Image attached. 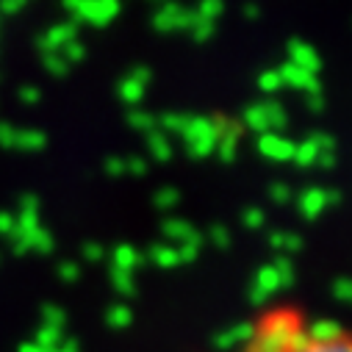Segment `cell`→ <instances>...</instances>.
Here are the masks:
<instances>
[{
	"instance_id": "4fadbf2b",
	"label": "cell",
	"mask_w": 352,
	"mask_h": 352,
	"mask_svg": "<svg viewBox=\"0 0 352 352\" xmlns=\"http://www.w3.org/2000/svg\"><path fill=\"white\" fill-rule=\"evenodd\" d=\"M239 133H241V125H236V122H228L225 133H222V136H219V142H217L219 158H222L225 164H230V161L236 158V144H239Z\"/></svg>"
},
{
	"instance_id": "c3c4849f",
	"label": "cell",
	"mask_w": 352,
	"mask_h": 352,
	"mask_svg": "<svg viewBox=\"0 0 352 352\" xmlns=\"http://www.w3.org/2000/svg\"><path fill=\"white\" fill-rule=\"evenodd\" d=\"M333 292H336V297H338L341 302H346V300H349V292H352V289H349V280H346V278H338V280L333 283Z\"/></svg>"
},
{
	"instance_id": "ba28073f",
	"label": "cell",
	"mask_w": 352,
	"mask_h": 352,
	"mask_svg": "<svg viewBox=\"0 0 352 352\" xmlns=\"http://www.w3.org/2000/svg\"><path fill=\"white\" fill-rule=\"evenodd\" d=\"M289 61L294 67L305 69V72H314V75L322 69V58H319L316 47L308 45V42H302V39H292L289 42Z\"/></svg>"
},
{
	"instance_id": "cb8c5ba5",
	"label": "cell",
	"mask_w": 352,
	"mask_h": 352,
	"mask_svg": "<svg viewBox=\"0 0 352 352\" xmlns=\"http://www.w3.org/2000/svg\"><path fill=\"white\" fill-rule=\"evenodd\" d=\"M195 12H197V17H200V20L217 23V20L225 14V0H200Z\"/></svg>"
},
{
	"instance_id": "4dcf8cb0",
	"label": "cell",
	"mask_w": 352,
	"mask_h": 352,
	"mask_svg": "<svg viewBox=\"0 0 352 352\" xmlns=\"http://www.w3.org/2000/svg\"><path fill=\"white\" fill-rule=\"evenodd\" d=\"M128 125H131V128H136V131L150 133V131H155V117H153V114H147V111L133 109V111H128Z\"/></svg>"
},
{
	"instance_id": "484cf974",
	"label": "cell",
	"mask_w": 352,
	"mask_h": 352,
	"mask_svg": "<svg viewBox=\"0 0 352 352\" xmlns=\"http://www.w3.org/2000/svg\"><path fill=\"white\" fill-rule=\"evenodd\" d=\"M131 322H133V311H131L128 305H114V308H109V314H106V324H109V327L122 330V327H128Z\"/></svg>"
},
{
	"instance_id": "277c9868",
	"label": "cell",
	"mask_w": 352,
	"mask_h": 352,
	"mask_svg": "<svg viewBox=\"0 0 352 352\" xmlns=\"http://www.w3.org/2000/svg\"><path fill=\"white\" fill-rule=\"evenodd\" d=\"M197 23V12L186 9L181 3H164L155 17H153V28L158 34H178V31H192V25Z\"/></svg>"
},
{
	"instance_id": "5b68a950",
	"label": "cell",
	"mask_w": 352,
	"mask_h": 352,
	"mask_svg": "<svg viewBox=\"0 0 352 352\" xmlns=\"http://www.w3.org/2000/svg\"><path fill=\"white\" fill-rule=\"evenodd\" d=\"M289 352H349V338L341 330L333 338H311L305 330L297 336V341L289 346Z\"/></svg>"
},
{
	"instance_id": "30bf717a",
	"label": "cell",
	"mask_w": 352,
	"mask_h": 352,
	"mask_svg": "<svg viewBox=\"0 0 352 352\" xmlns=\"http://www.w3.org/2000/svg\"><path fill=\"white\" fill-rule=\"evenodd\" d=\"M275 292H280V278H278L275 267H263V270L258 272L252 289H250V300H252L255 305H258V302H267Z\"/></svg>"
},
{
	"instance_id": "f546056e",
	"label": "cell",
	"mask_w": 352,
	"mask_h": 352,
	"mask_svg": "<svg viewBox=\"0 0 352 352\" xmlns=\"http://www.w3.org/2000/svg\"><path fill=\"white\" fill-rule=\"evenodd\" d=\"M42 64H45V69H47L53 78H64V75L69 72V64H67L58 53H42Z\"/></svg>"
},
{
	"instance_id": "f907efd6",
	"label": "cell",
	"mask_w": 352,
	"mask_h": 352,
	"mask_svg": "<svg viewBox=\"0 0 352 352\" xmlns=\"http://www.w3.org/2000/svg\"><path fill=\"white\" fill-rule=\"evenodd\" d=\"M106 172L109 175H125V158H106Z\"/></svg>"
},
{
	"instance_id": "836d02e7",
	"label": "cell",
	"mask_w": 352,
	"mask_h": 352,
	"mask_svg": "<svg viewBox=\"0 0 352 352\" xmlns=\"http://www.w3.org/2000/svg\"><path fill=\"white\" fill-rule=\"evenodd\" d=\"M42 319H45V324H47V327L61 330V327H64V322H67V314H64V308H56V305H42Z\"/></svg>"
},
{
	"instance_id": "9c48e42d",
	"label": "cell",
	"mask_w": 352,
	"mask_h": 352,
	"mask_svg": "<svg viewBox=\"0 0 352 352\" xmlns=\"http://www.w3.org/2000/svg\"><path fill=\"white\" fill-rule=\"evenodd\" d=\"M72 39H78V25L75 23H58V25H53L45 36H39V50L42 53H58L67 42H72Z\"/></svg>"
},
{
	"instance_id": "e575fe53",
	"label": "cell",
	"mask_w": 352,
	"mask_h": 352,
	"mask_svg": "<svg viewBox=\"0 0 352 352\" xmlns=\"http://www.w3.org/2000/svg\"><path fill=\"white\" fill-rule=\"evenodd\" d=\"M214 31H217V28H214V23H208V20H200V17H197V23L192 25V31H189V34H192V39H195V42H208V39L214 36Z\"/></svg>"
},
{
	"instance_id": "52a82bcc",
	"label": "cell",
	"mask_w": 352,
	"mask_h": 352,
	"mask_svg": "<svg viewBox=\"0 0 352 352\" xmlns=\"http://www.w3.org/2000/svg\"><path fill=\"white\" fill-rule=\"evenodd\" d=\"M258 153L272 161H292L294 155V142L283 139L280 133H261L258 136Z\"/></svg>"
},
{
	"instance_id": "f6af8a7d",
	"label": "cell",
	"mask_w": 352,
	"mask_h": 352,
	"mask_svg": "<svg viewBox=\"0 0 352 352\" xmlns=\"http://www.w3.org/2000/svg\"><path fill=\"white\" fill-rule=\"evenodd\" d=\"M125 172L144 175V172H147V161H144V158H125Z\"/></svg>"
},
{
	"instance_id": "9a60e30c",
	"label": "cell",
	"mask_w": 352,
	"mask_h": 352,
	"mask_svg": "<svg viewBox=\"0 0 352 352\" xmlns=\"http://www.w3.org/2000/svg\"><path fill=\"white\" fill-rule=\"evenodd\" d=\"M164 236H166V239H178L181 244L200 239V233H197L186 219H166V222H164Z\"/></svg>"
},
{
	"instance_id": "bcb514c9",
	"label": "cell",
	"mask_w": 352,
	"mask_h": 352,
	"mask_svg": "<svg viewBox=\"0 0 352 352\" xmlns=\"http://www.w3.org/2000/svg\"><path fill=\"white\" fill-rule=\"evenodd\" d=\"M270 197H272L275 203H289L292 192H289V186H283V184H275V186L270 189Z\"/></svg>"
},
{
	"instance_id": "7bdbcfd3",
	"label": "cell",
	"mask_w": 352,
	"mask_h": 352,
	"mask_svg": "<svg viewBox=\"0 0 352 352\" xmlns=\"http://www.w3.org/2000/svg\"><path fill=\"white\" fill-rule=\"evenodd\" d=\"M20 100L28 103V106H34V103L42 100V92L36 89V86H23V89H20Z\"/></svg>"
},
{
	"instance_id": "f35d334b",
	"label": "cell",
	"mask_w": 352,
	"mask_h": 352,
	"mask_svg": "<svg viewBox=\"0 0 352 352\" xmlns=\"http://www.w3.org/2000/svg\"><path fill=\"white\" fill-rule=\"evenodd\" d=\"M17 228V217L9 211H0V236H12Z\"/></svg>"
},
{
	"instance_id": "44dd1931",
	"label": "cell",
	"mask_w": 352,
	"mask_h": 352,
	"mask_svg": "<svg viewBox=\"0 0 352 352\" xmlns=\"http://www.w3.org/2000/svg\"><path fill=\"white\" fill-rule=\"evenodd\" d=\"M250 336H252V327H241V324H236V327H230L228 333H219L214 344H217L219 349H230V346H236V344H241V341L247 344Z\"/></svg>"
},
{
	"instance_id": "603a6c76",
	"label": "cell",
	"mask_w": 352,
	"mask_h": 352,
	"mask_svg": "<svg viewBox=\"0 0 352 352\" xmlns=\"http://www.w3.org/2000/svg\"><path fill=\"white\" fill-rule=\"evenodd\" d=\"M61 341H64V338H61V330L47 327V324H42V327L36 330V336H34V344H39L45 352H53V349H56Z\"/></svg>"
},
{
	"instance_id": "8d00e7d4",
	"label": "cell",
	"mask_w": 352,
	"mask_h": 352,
	"mask_svg": "<svg viewBox=\"0 0 352 352\" xmlns=\"http://www.w3.org/2000/svg\"><path fill=\"white\" fill-rule=\"evenodd\" d=\"M241 219L250 230H258V228H263V222H267V214H263V208H247Z\"/></svg>"
},
{
	"instance_id": "7c38bea8",
	"label": "cell",
	"mask_w": 352,
	"mask_h": 352,
	"mask_svg": "<svg viewBox=\"0 0 352 352\" xmlns=\"http://www.w3.org/2000/svg\"><path fill=\"white\" fill-rule=\"evenodd\" d=\"M147 150H150L153 161H158V164H166V161L172 158V142H169L166 133H161L158 128L147 133Z\"/></svg>"
},
{
	"instance_id": "f1b7e54d",
	"label": "cell",
	"mask_w": 352,
	"mask_h": 352,
	"mask_svg": "<svg viewBox=\"0 0 352 352\" xmlns=\"http://www.w3.org/2000/svg\"><path fill=\"white\" fill-rule=\"evenodd\" d=\"M280 86H283V80H280L278 69H267V72H261V75H258V89H261L263 95H275Z\"/></svg>"
},
{
	"instance_id": "2e32d148",
	"label": "cell",
	"mask_w": 352,
	"mask_h": 352,
	"mask_svg": "<svg viewBox=\"0 0 352 352\" xmlns=\"http://www.w3.org/2000/svg\"><path fill=\"white\" fill-rule=\"evenodd\" d=\"M155 267L161 270H172V267H181L178 263V247H169V244H155L150 247V255H147Z\"/></svg>"
},
{
	"instance_id": "d590c367",
	"label": "cell",
	"mask_w": 352,
	"mask_h": 352,
	"mask_svg": "<svg viewBox=\"0 0 352 352\" xmlns=\"http://www.w3.org/2000/svg\"><path fill=\"white\" fill-rule=\"evenodd\" d=\"M197 255H200V239L186 241V244L178 247V263H192Z\"/></svg>"
},
{
	"instance_id": "6da1fadb",
	"label": "cell",
	"mask_w": 352,
	"mask_h": 352,
	"mask_svg": "<svg viewBox=\"0 0 352 352\" xmlns=\"http://www.w3.org/2000/svg\"><path fill=\"white\" fill-rule=\"evenodd\" d=\"M302 330L305 327L294 311H272L252 327L244 352H289Z\"/></svg>"
},
{
	"instance_id": "5bb4252c",
	"label": "cell",
	"mask_w": 352,
	"mask_h": 352,
	"mask_svg": "<svg viewBox=\"0 0 352 352\" xmlns=\"http://www.w3.org/2000/svg\"><path fill=\"white\" fill-rule=\"evenodd\" d=\"M142 263V252L136 250V247H131V244H120L117 250H114V270H120V272H131L133 275V270Z\"/></svg>"
},
{
	"instance_id": "74e56055",
	"label": "cell",
	"mask_w": 352,
	"mask_h": 352,
	"mask_svg": "<svg viewBox=\"0 0 352 352\" xmlns=\"http://www.w3.org/2000/svg\"><path fill=\"white\" fill-rule=\"evenodd\" d=\"M308 139L316 144V150H319V153H333V150H336V139H333L330 133H322V131H316V133H311Z\"/></svg>"
},
{
	"instance_id": "4316f807",
	"label": "cell",
	"mask_w": 352,
	"mask_h": 352,
	"mask_svg": "<svg viewBox=\"0 0 352 352\" xmlns=\"http://www.w3.org/2000/svg\"><path fill=\"white\" fill-rule=\"evenodd\" d=\"M111 286H114L117 294H122V297H133V294H136V283H133V275H131V272L111 270Z\"/></svg>"
},
{
	"instance_id": "ffe728a7",
	"label": "cell",
	"mask_w": 352,
	"mask_h": 352,
	"mask_svg": "<svg viewBox=\"0 0 352 352\" xmlns=\"http://www.w3.org/2000/svg\"><path fill=\"white\" fill-rule=\"evenodd\" d=\"M117 92H120V100H122V103L136 106V103L144 98V86H142L139 80H133L131 75H125V78L120 80V86H117Z\"/></svg>"
},
{
	"instance_id": "ee69618b",
	"label": "cell",
	"mask_w": 352,
	"mask_h": 352,
	"mask_svg": "<svg viewBox=\"0 0 352 352\" xmlns=\"http://www.w3.org/2000/svg\"><path fill=\"white\" fill-rule=\"evenodd\" d=\"M83 255H86V261H100V258L106 255V250H103L100 244L89 241V244H83Z\"/></svg>"
},
{
	"instance_id": "7dc6e473",
	"label": "cell",
	"mask_w": 352,
	"mask_h": 352,
	"mask_svg": "<svg viewBox=\"0 0 352 352\" xmlns=\"http://www.w3.org/2000/svg\"><path fill=\"white\" fill-rule=\"evenodd\" d=\"M211 241H214V244H219L222 250H225V247H230V236H228V228H219V225H217V228L211 230Z\"/></svg>"
},
{
	"instance_id": "ab89813d",
	"label": "cell",
	"mask_w": 352,
	"mask_h": 352,
	"mask_svg": "<svg viewBox=\"0 0 352 352\" xmlns=\"http://www.w3.org/2000/svg\"><path fill=\"white\" fill-rule=\"evenodd\" d=\"M14 133H17L14 125L0 122V147H14Z\"/></svg>"
},
{
	"instance_id": "8fae6325",
	"label": "cell",
	"mask_w": 352,
	"mask_h": 352,
	"mask_svg": "<svg viewBox=\"0 0 352 352\" xmlns=\"http://www.w3.org/2000/svg\"><path fill=\"white\" fill-rule=\"evenodd\" d=\"M297 206H300V214L305 219H316L324 208H327V200H324V189H305L300 197H297Z\"/></svg>"
},
{
	"instance_id": "e0dca14e",
	"label": "cell",
	"mask_w": 352,
	"mask_h": 352,
	"mask_svg": "<svg viewBox=\"0 0 352 352\" xmlns=\"http://www.w3.org/2000/svg\"><path fill=\"white\" fill-rule=\"evenodd\" d=\"M241 120H244V128L255 131L258 136H261V133H270V122H267V111H263V103L247 106V111H244Z\"/></svg>"
},
{
	"instance_id": "ac0fdd59",
	"label": "cell",
	"mask_w": 352,
	"mask_h": 352,
	"mask_svg": "<svg viewBox=\"0 0 352 352\" xmlns=\"http://www.w3.org/2000/svg\"><path fill=\"white\" fill-rule=\"evenodd\" d=\"M263 103V111H267V122H270V133H275V131H280V128H286L289 125V114H286V109L278 103V100H261Z\"/></svg>"
},
{
	"instance_id": "83f0119b",
	"label": "cell",
	"mask_w": 352,
	"mask_h": 352,
	"mask_svg": "<svg viewBox=\"0 0 352 352\" xmlns=\"http://www.w3.org/2000/svg\"><path fill=\"white\" fill-rule=\"evenodd\" d=\"M53 247H56V241H53L50 230H45V228L39 225V228L31 233V250H36V252H42V255H50Z\"/></svg>"
},
{
	"instance_id": "8992f818",
	"label": "cell",
	"mask_w": 352,
	"mask_h": 352,
	"mask_svg": "<svg viewBox=\"0 0 352 352\" xmlns=\"http://www.w3.org/2000/svg\"><path fill=\"white\" fill-rule=\"evenodd\" d=\"M278 75H280L283 86H292V89H300V92H305V95H322V83H319V78H316L314 72H305V69L294 67L292 61L283 64V67L278 69Z\"/></svg>"
},
{
	"instance_id": "d6986e66",
	"label": "cell",
	"mask_w": 352,
	"mask_h": 352,
	"mask_svg": "<svg viewBox=\"0 0 352 352\" xmlns=\"http://www.w3.org/2000/svg\"><path fill=\"white\" fill-rule=\"evenodd\" d=\"M45 144H47V136L42 131H17L14 133V150L34 153V150H42Z\"/></svg>"
},
{
	"instance_id": "7402d4cb",
	"label": "cell",
	"mask_w": 352,
	"mask_h": 352,
	"mask_svg": "<svg viewBox=\"0 0 352 352\" xmlns=\"http://www.w3.org/2000/svg\"><path fill=\"white\" fill-rule=\"evenodd\" d=\"M316 158H319V150H316V144H314L311 139L294 144V155H292V161H294L297 166H311V164H316Z\"/></svg>"
},
{
	"instance_id": "f5cc1de1",
	"label": "cell",
	"mask_w": 352,
	"mask_h": 352,
	"mask_svg": "<svg viewBox=\"0 0 352 352\" xmlns=\"http://www.w3.org/2000/svg\"><path fill=\"white\" fill-rule=\"evenodd\" d=\"M244 17H247V20H258V17H261V9H258L255 3H247V6H244Z\"/></svg>"
},
{
	"instance_id": "7a4b0ae2",
	"label": "cell",
	"mask_w": 352,
	"mask_h": 352,
	"mask_svg": "<svg viewBox=\"0 0 352 352\" xmlns=\"http://www.w3.org/2000/svg\"><path fill=\"white\" fill-rule=\"evenodd\" d=\"M225 128H228L225 117H186V125L181 131L186 142V153L192 158H208L217 150V142L225 133Z\"/></svg>"
},
{
	"instance_id": "681fc988",
	"label": "cell",
	"mask_w": 352,
	"mask_h": 352,
	"mask_svg": "<svg viewBox=\"0 0 352 352\" xmlns=\"http://www.w3.org/2000/svg\"><path fill=\"white\" fill-rule=\"evenodd\" d=\"M25 3H28V0H0V12H3V14H17Z\"/></svg>"
},
{
	"instance_id": "60d3db41",
	"label": "cell",
	"mask_w": 352,
	"mask_h": 352,
	"mask_svg": "<svg viewBox=\"0 0 352 352\" xmlns=\"http://www.w3.org/2000/svg\"><path fill=\"white\" fill-rule=\"evenodd\" d=\"M78 267H75V263L72 261H67V263H61V267H58V278L61 280H67V283H75L78 280Z\"/></svg>"
},
{
	"instance_id": "d6a6232c",
	"label": "cell",
	"mask_w": 352,
	"mask_h": 352,
	"mask_svg": "<svg viewBox=\"0 0 352 352\" xmlns=\"http://www.w3.org/2000/svg\"><path fill=\"white\" fill-rule=\"evenodd\" d=\"M178 200H181V195L175 192V189H158L155 195H153V203H155V208H161V211H169V208H175L178 206Z\"/></svg>"
},
{
	"instance_id": "b9f144b4",
	"label": "cell",
	"mask_w": 352,
	"mask_h": 352,
	"mask_svg": "<svg viewBox=\"0 0 352 352\" xmlns=\"http://www.w3.org/2000/svg\"><path fill=\"white\" fill-rule=\"evenodd\" d=\"M128 75H131L133 80H139L142 86H147V83L153 80V69H150V67H144V64H139V67H133V69H131Z\"/></svg>"
},
{
	"instance_id": "1f68e13d",
	"label": "cell",
	"mask_w": 352,
	"mask_h": 352,
	"mask_svg": "<svg viewBox=\"0 0 352 352\" xmlns=\"http://www.w3.org/2000/svg\"><path fill=\"white\" fill-rule=\"evenodd\" d=\"M58 56L72 67V64H78V61H83V58H86V47H83L78 39H72V42H67V45L58 50Z\"/></svg>"
},
{
	"instance_id": "816d5d0a",
	"label": "cell",
	"mask_w": 352,
	"mask_h": 352,
	"mask_svg": "<svg viewBox=\"0 0 352 352\" xmlns=\"http://www.w3.org/2000/svg\"><path fill=\"white\" fill-rule=\"evenodd\" d=\"M305 103H308V109H311V111H316V114L324 109V98H322V95H308V98H305Z\"/></svg>"
},
{
	"instance_id": "d4e9b609",
	"label": "cell",
	"mask_w": 352,
	"mask_h": 352,
	"mask_svg": "<svg viewBox=\"0 0 352 352\" xmlns=\"http://www.w3.org/2000/svg\"><path fill=\"white\" fill-rule=\"evenodd\" d=\"M270 241H272V247H275L280 255H286V252L292 255V252H297V250L302 247V239H300V236H292V233H272Z\"/></svg>"
},
{
	"instance_id": "db71d44e",
	"label": "cell",
	"mask_w": 352,
	"mask_h": 352,
	"mask_svg": "<svg viewBox=\"0 0 352 352\" xmlns=\"http://www.w3.org/2000/svg\"><path fill=\"white\" fill-rule=\"evenodd\" d=\"M20 352H45L39 344H34V341H25L23 346H20Z\"/></svg>"
},
{
	"instance_id": "3957f363",
	"label": "cell",
	"mask_w": 352,
	"mask_h": 352,
	"mask_svg": "<svg viewBox=\"0 0 352 352\" xmlns=\"http://www.w3.org/2000/svg\"><path fill=\"white\" fill-rule=\"evenodd\" d=\"M64 9L72 14L75 25L89 23L95 28H106L120 14V0H64Z\"/></svg>"
}]
</instances>
